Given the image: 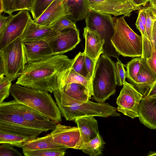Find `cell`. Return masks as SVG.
<instances>
[{
	"label": "cell",
	"mask_w": 156,
	"mask_h": 156,
	"mask_svg": "<svg viewBox=\"0 0 156 156\" xmlns=\"http://www.w3.org/2000/svg\"><path fill=\"white\" fill-rule=\"evenodd\" d=\"M74 61L63 55H55L38 61L29 62L16 83L50 93L62 87Z\"/></svg>",
	"instance_id": "1"
},
{
	"label": "cell",
	"mask_w": 156,
	"mask_h": 156,
	"mask_svg": "<svg viewBox=\"0 0 156 156\" xmlns=\"http://www.w3.org/2000/svg\"><path fill=\"white\" fill-rule=\"evenodd\" d=\"M10 93L16 101L36 110L57 123L62 121L60 111L48 92L15 83L12 85Z\"/></svg>",
	"instance_id": "2"
},
{
	"label": "cell",
	"mask_w": 156,
	"mask_h": 156,
	"mask_svg": "<svg viewBox=\"0 0 156 156\" xmlns=\"http://www.w3.org/2000/svg\"><path fill=\"white\" fill-rule=\"evenodd\" d=\"M93 99L104 103L115 94L117 85L115 63L102 54L98 59L92 81Z\"/></svg>",
	"instance_id": "3"
},
{
	"label": "cell",
	"mask_w": 156,
	"mask_h": 156,
	"mask_svg": "<svg viewBox=\"0 0 156 156\" xmlns=\"http://www.w3.org/2000/svg\"><path fill=\"white\" fill-rule=\"evenodd\" d=\"M113 19L114 32L111 41L116 51L124 57H141L143 53L142 36L131 28L124 16Z\"/></svg>",
	"instance_id": "4"
},
{
	"label": "cell",
	"mask_w": 156,
	"mask_h": 156,
	"mask_svg": "<svg viewBox=\"0 0 156 156\" xmlns=\"http://www.w3.org/2000/svg\"><path fill=\"white\" fill-rule=\"evenodd\" d=\"M0 76L12 81L23 74L27 63L22 36L0 50Z\"/></svg>",
	"instance_id": "5"
},
{
	"label": "cell",
	"mask_w": 156,
	"mask_h": 156,
	"mask_svg": "<svg viewBox=\"0 0 156 156\" xmlns=\"http://www.w3.org/2000/svg\"><path fill=\"white\" fill-rule=\"evenodd\" d=\"M85 19L86 27L97 33L104 39L103 54L118 59L119 55L111 41L114 32V20L111 15L89 9Z\"/></svg>",
	"instance_id": "6"
},
{
	"label": "cell",
	"mask_w": 156,
	"mask_h": 156,
	"mask_svg": "<svg viewBox=\"0 0 156 156\" xmlns=\"http://www.w3.org/2000/svg\"><path fill=\"white\" fill-rule=\"evenodd\" d=\"M62 115L67 121L75 120L84 116H93L107 117L120 116L116 112L117 108L108 103H95L89 100L85 102L75 104L72 106L57 105Z\"/></svg>",
	"instance_id": "7"
},
{
	"label": "cell",
	"mask_w": 156,
	"mask_h": 156,
	"mask_svg": "<svg viewBox=\"0 0 156 156\" xmlns=\"http://www.w3.org/2000/svg\"><path fill=\"white\" fill-rule=\"evenodd\" d=\"M143 97L133 84L125 81L117 99L118 111L132 119L138 117V107Z\"/></svg>",
	"instance_id": "8"
},
{
	"label": "cell",
	"mask_w": 156,
	"mask_h": 156,
	"mask_svg": "<svg viewBox=\"0 0 156 156\" xmlns=\"http://www.w3.org/2000/svg\"><path fill=\"white\" fill-rule=\"evenodd\" d=\"M89 8L97 12L129 17L131 12L139 9L131 0H88Z\"/></svg>",
	"instance_id": "9"
},
{
	"label": "cell",
	"mask_w": 156,
	"mask_h": 156,
	"mask_svg": "<svg viewBox=\"0 0 156 156\" xmlns=\"http://www.w3.org/2000/svg\"><path fill=\"white\" fill-rule=\"evenodd\" d=\"M32 20L28 11H20L13 15L5 30L0 36V50L21 37Z\"/></svg>",
	"instance_id": "10"
},
{
	"label": "cell",
	"mask_w": 156,
	"mask_h": 156,
	"mask_svg": "<svg viewBox=\"0 0 156 156\" xmlns=\"http://www.w3.org/2000/svg\"><path fill=\"white\" fill-rule=\"evenodd\" d=\"M47 41L54 55H62L74 49L80 41L78 29H70L59 33Z\"/></svg>",
	"instance_id": "11"
},
{
	"label": "cell",
	"mask_w": 156,
	"mask_h": 156,
	"mask_svg": "<svg viewBox=\"0 0 156 156\" xmlns=\"http://www.w3.org/2000/svg\"><path fill=\"white\" fill-rule=\"evenodd\" d=\"M9 102L27 121L44 132L53 130L57 124L38 112L14 100Z\"/></svg>",
	"instance_id": "12"
},
{
	"label": "cell",
	"mask_w": 156,
	"mask_h": 156,
	"mask_svg": "<svg viewBox=\"0 0 156 156\" xmlns=\"http://www.w3.org/2000/svg\"><path fill=\"white\" fill-rule=\"evenodd\" d=\"M55 143L68 148L73 149L78 142L80 133L77 127H71L57 124L50 133Z\"/></svg>",
	"instance_id": "13"
},
{
	"label": "cell",
	"mask_w": 156,
	"mask_h": 156,
	"mask_svg": "<svg viewBox=\"0 0 156 156\" xmlns=\"http://www.w3.org/2000/svg\"><path fill=\"white\" fill-rule=\"evenodd\" d=\"M65 0H54L38 18L33 20L35 23L51 27L60 18L68 16L69 10L65 3Z\"/></svg>",
	"instance_id": "14"
},
{
	"label": "cell",
	"mask_w": 156,
	"mask_h": 156,
	"mask_svg": "<svg viewBox=\"0 0 156 156\" xmlns=\"http://www.w3.org/2000/svg\"><path fill=\"white\" fill-rule=\"evenodd\" d=\"M23 43L27 62L42 60L54 55L47 41H24Z\"/></svg>",
	"instance_id": "15"
},
{
	"label": "cell",
	"mask_w": 156,
	"mask_h": 156,
	"mask_svg": "<svg viewBox=\"0 0 156 156\" xmlns=\"http://www.w3.org/2000/svg\"><path fill=\"white\" fill-rule=\"evenodd\" d=\"M74 120L79 129L80 137L78 142L73 149H79L83 143L94 138L99 132L97 121L94 116L79 117Z\"/></svg>",
	"instance_id": "16"
},
{
	"label": "cell",
	"mask_w": 156,
	"mask_h": 156,
	"mask_svg": "<svg viewBox=\"0 0 156 156\" xmlns=\"http://www.w3.org/2000/svg\"><path fill=\"white\" fill-rule=\"evenodd\" d=\"M140 121L147 127L156 129V97H143L138 108Z\"/></svg>",
	"instance_id": "17"
},
{
	"label": "cell",
	"mask_w": 156,
	"mask_h": 156,
	"mask_svg": "<svg viewBox=\"0 0 156 156\" xmlns=\"http://www.w3.org/2000/svg\"><path fill=\"white\" fill-rule=\"evenodd\" d=\"M83 36L85 40V55L98 60L103 53L105 41L98 34L87 27L84 28Z\"/></svg>",
	"instance_id": "18"
},
{
	"label": "cell",
	"mask_w": 156,
	"mask_h": 156,
	"mask_svg": "<svg viewBox=\"0 0 156 156\" xmlns=\"http://www.w3.org/2000/svg\"><path fill=\"white\" fill-rule=\"evenodd\" d=\"M58 33L55 31L51 27L35 23L32 19L27 26L22 38L23 41H47Z\"/></svg>",
	"instance_id": "19"
},
{
	"label": "cell",
	"mask_w": 156,
	"mask_h": 156,
	"mask_svg": "<svg viewBox=\"0 0 156 156\" xmlns=\"http://www.w3.org/2000/svg\"><path fill=\"white\" fill-rule=\"evenodd\" d=\"M156 80V75L150 68L145 61L141 58V64L136 80L133 85L144 97L147 94Z\"/></svg>",
	"instance_id": "20"
},
{
	"label": "cell",
	"mask_w": 156,
	"mask_h": 156,
	"mask_svg": "<svg viewBox=\"0 0 156 156\" xmlns=\"http://www.w3.org/2000/svg\"><path fill=\"white\" fill-rule=\"evenodd\" d=\"M69 15L67 17L76 22L85 19L89 10L88 0H65Z\"/></svg>",
	"instance_id": "21"
},
{
	"label": "cell",
	"mask_w": 156,
	"mask_h": 156,
	"mask_svg": "<svg viewBox=\"0 0 156 156\" xmlns=\"http://www.w3.org/2000/svg\"><path fill=\"white\" fill-rule=\"evenodd\" d=\"M65 147L54 142L51 134H48L43 137H36L26 142L22 148L23 151H25Z\"/></svg>",
	"instance_id": "22"
},
{
	"label": "cell",
	"mask_w": 156,
	"mask_h": 156,
	"mask_svg": "<svg viewBox=\"0 0 156 156\" xmlns=\"http://www.w3.org/2000/svg\"><path fill=\"white\" fill-rule=\"evenodd\" d=\"M0 130L25 136L30 140L37 137L43 130L0 120Z\"/></svg>",
	"instance_id": "23"
},
{
	"label": "cell",
	"mask_w": 156,
	"mask_h": 156,
	"mask_svg": "<svg viewBox=\"0 0 156 156\" xmlns=\"http://www.w3.org/2000/svg\"><path fill=\"white\" fill-rule=\"evenodd\" d=\"M106 143L99 133L97 136L89 141L83 143L80 147L85 153L90 156L101 155Z\"/></svg>",
	"instance_id": "24"
},
{
	"label": "cell",
	"mask_w": 156,
	"mask_h": 156,
	"mask_svg": "<svg viewBox=\"0 0 156 156\" xmlns=\"http://www.w3.org/2000/svg\"><path fill=\"white\" fill-rule=\"evenodd\" d=\"M31 140L25 136L15 133L0 130V144L7 143L19 147H22L24 143Z\"/></svg>",
	"instance_id": "25"
},
{
	"label": "cell",
	"mask_w": 156,
	"mask_h": 156,
	"mask_svg": "<svg viewBox=\"0 0 156 156\" xmlns=\"http://www.w3.org/2000/svg\"><path fill=\"white\" fill-rule=\"evenodd\" d=\"M72 83H80L83 85L88 89L90 93L92 96V82L86 77L76 72L71 67L65 80L63 87L65 84Z\"/></svg>",
	"instance_id": "26"
},
{
	"label": "cell",
	"mask_w": 156,
	"mask_h": 156,
	"mask_svg": "<svg viewBox=\"0 0 156 156\" xmlns=\"http://www.w3.org/2000/svg\"><path fill=\"white\" fill-rule=\"evenodd\" d=\"M68 148L65 147L23 151L25 156H63Z\"/></svg>",
	"instance_id": "27"
},
{
	"label": "cell",
	"mask_w": 156,
	"mask_h": 156,
	"mask_svg": "<svg viewBox=\"0 0 156 156\" xmlns=\"http://www.w3.org/2000/svg\"><path fill=\"white\" fill-rule=\"evenodd\" d=\"M141 64V57H136L131 59L126 65V77L132 84L136 81Z\"/></svg>",
	"instance_id": "28"
},
{
	"label": "cell",
	"mask_w": 156,
	"mask_h": 156,
	"mask_svg": "<svg viewBox=\"0 0 156 156\" xmlns=\"http://www.w3.org/2000/svg\"><path fill=\"white\" fill-rule=\"evenodd\" d=\"M54 0H34L30 11L33 20L38 18Z\"/></svg>",
	"instance_id": "29"
},
{
	"label": "cell",
	"mask_w": 156,
	"mask_h": 156,
	"mask_svg": "<svg viewBox=\"0 0 156 156\" xmlns=\"http://www.w3.org/2000/svg\"><path fill=\"white\" fill-rule=\"evenodd\" d=\"M53 30L57 33L67 29H78L75 23L68 18L64 16L59 19L51 27Z\"/></svg>",
	"instance_id": "30"
},
{
	"label": "cell",
	"mask_w": 156,
	"mask_h": 156,
	"mask_svg": "<svg viewBox=\"0 0 156 156\" xmlns=\"http://www.w3.org/2000/svg\"><path fill=\"white\" fill-rule=\"evenodd\" d=\"M12 81L4 75L0 76V103L9 95Z\"/></svg>",
	"instance_id": "31"
},
{
	"label": "cell",
	"mask_w": 156,
	"mask_h": 156,
	"mask_svg": "<svg viewBox=\"0 0 156 156\" xmlns=\"http://www.w3.org/2000/svg\"><path fill=\"white\" fill-rule=\"evenodd\" d=\"M144 9L147 15V19L145 27V35L146 37L151 42L152 46V31L154 22L156 18L147 7Z\"/></svg>",
	"instance_id": "32"
},
{
	"label": "cell",
	"mask_w": 156,
	"mask_h": 156,
	"mask_svg": "<svg viewBox=\"0 0 156 156\" xmlns=\"http://www.w3.org/2000/svg\"><path fill=\"white\" fill-rule=\"evenodd\" d=\"M74 59V62L72 68L78 73L85 77L84 72L85 54L84 52H80L75 56Z\"/></svg>",
	"instance_id": "33"
},
{
	"label": "cell",
	"mask_w": 156,
	"mask_h": 156,
	"mask_svg": "<svg viewBox=\"0 0 156 156\" xmlns=\"http://www.w3.org/2000/svg\"><path fill=\"white\" fill-rule=\"evenodd\" d=\"M97 60L92 58L85 55L84 64L85 77L91 82Z\"/></svg>",
	"instance_id": "34"
},
{
	"label": "cell",
	"mask_w": 156,
	"mask_h": 156,
	"mask_svg": "<svg viewBox=\"0 0 156 156\" xmlns=\"http://www.w3.org/2000/svg\"><path fill=\"white\" fill-rule=\"evenodd\" d=\"M115 73L117 85L121 86L123 85L126 77V72L124 64L119 59L115 63Z\"/></svg>",
	"instance_id": "35"
},
{
	"label": "cell",
	"mask_w": 156,
	"mask_h": 156,
	"mask_svg": "<svg viewBox=\"0 0 156 156\" xmlns=\"http://www.w3.org/2000/svg\"><path fill=\"white\" fill-rule=\"evenodd\" d=\"M0 156H22V155L17 150L13 147V145L8 143L1 144Z\"/></svg>",
	"instance_id": "36"
},
{
	"label": "cell",
	"mask_w": 156,
	"mask_h": 156,
	"mask_svg": "<svg viewBox=\"0 0 156 156\" xmlns=\"http://www.w3.org/2000/svg\"><path fill=\"white\" fill-rule=\"evenodd\" d=\"M34 0H16L15 8L16 11L27 10L31 11Z\"/></svg>",
	"instance_id": "37"
},
{
	"label": "cell",
	"mask_w": 156,
	"mask_h": 156,
	"mask_svg": "<svg viewBox=\"0 0 156 156\" xmlns=\"http://www.w3.org/2000/svg\"><path fill=\"white\" fill-rule=\"evenodd\" d=\"M16 0H2L5 13L11 15L13 12L16 11L15 8Z\"/></svg>",
	"instance_id": "38"
},
{
	"label": "cell",
	"mask_w": 156,
	"mask_h": 156,
	"mask_svg": "<svg viewBox=\"0 0 156 156\" xmlns=\"http://www.w3.org/2000/svg\"><path fill=\"white\" fill-rule=\"evenodd\" d=\"M145 60L151 71L156 75V51L152 50L151 56Z\"/></svg>",
	"instance_id": "39"
},
{
	"label": "cell",
	"mask_w": 156,
	"mask_h": 156,
	"mask_svg": "<svg viewBox=\"0 0 156 156\" xmlns=\"http://www.w3.org/2000/svg\"><path fill=\"white\" fill-rule=\"evenodd\" d=\"M12 14L5 16L0 13V36H1L7 27Z\"/></svg>",
	"instance_id": "40"
},
{
	"label": "cell",
	"mask_w": 156,
	"mask_h": 156,
	"mask_svg": "<svg viewBox=\"0 0 156 156\" xmlns=\"http://www.w3.org/2000/svg\"><path fill=\"white\" fill-rule=\"evenodd\" d=\"M135 25L136 28L140 32L142 36H146L145 32V27L138 16Z\"/></svg>",
	"instance_id": "41"
},
{
	"label": "cell",
	"mask_w": 156,
	"mask_h": 156,
	"mask_svg": "<svg viewBox=\"0 0 156 156\" xmlns=\"http://www.w3.org/2000/svg\"><path fill=\"white\" fill-rule=\"evenodd\" d=\"M144 97L149 98L156 97V80L152 86L147 94Z\"/></svg>",
	"instance_id": "42"
},
{
	"label": "cell",
	"mask_w": 156,
	"mask_h": 156,
	"mask_svg": "<svg viewBox=\"0 0 156 156\" xmlns=\"http://www.w3.org/2000/svg\"><path fill=\"white\" fill-rule=\"evenodd\" d=\"M138 16L145 27L147 19V15L144 8L140 9L139 11Z\"/></svg>",
	"instance_id": "43"
},
{
	"label": "cell",
	"mask_w": 156,
	"mask_h": 156,
	"mask_svg": "<svg viewBox=\"0 0 156 156\" xmlns=\"http://www.w3.org/2000/svg\"><path fill=\"white\" fill-rule=\"evenodd\" d=\"M152 50L156 51V27L154 23L152 31Z\"/></svg>",
	"instance_id": "44"
},
{
	"label": "cell",
	"mask_w": 156,
	"mask_h": 156,
	"mask_svg": "<svg viewBox=\"0 0 156 156\" xmlns=\"http://www.w3.org/2000/svg\"><path fill=\"white\" fill-rule=\"evenodd\" d=\"M149 5L147 7L156 18V0H150Z\"/></svg>",
	"instance_id": "45"
},
{
	"label": "cell",
	"mask_w": 156,
	"mask_h": 156,
	"mask_svg": "<svg viewBox=\"0 0 156 156\" xmlns=\"http://www.w3.org/2000/svg\"><path fill=\"white\" fill-rule=\"evenodd\" d=\"M135 5L140 9L142 7L144 6L150 0H131Z\"/></svg>",
	"instance_id": "46"
},
{
	"label": "cell",
	"mask_w": 156,
	"mask_h": 156,
	"mask_svg": "<svg viewBox=\"0 0 156 156\" xmlns=\"http://www.w3.org/2000/svg\"><path fill=\"white\" fill-rule=\"evenodd\" d=\"M4 12L3 5L2 0H0V13H2Z\"/></svg>",
	"instance_id": "47"
},
{
	"label": "cell",
	"mask_w": 156,
	"mask_h": 156,
	"mask_svg": "<svg viewBox=\"0 0 156 156\" xmlns=\"http://www.w3.org/2000/svg\"><path fill=\"white\" fill-rule=\"evenodd\" d=\"M147 155L148 156L156 155V151H150Z\"/></svg>",
	"instance_id": "48"
},
{
	"label": "cell",
	"mask_w": 156,
	"mask_h": 156,
	"mask_svg": "<svg viewBox=\"0 0 156 156\" xmlns=\"http://www.w3.org/2000/svg\"><path fill=\"white\" fill-rule=\"evenodd\" d=\"M154 24L155 25L156 27V19L155 20L154 22Z\"/></svg>",
	"instance_id": "49"
}]
</instances>
